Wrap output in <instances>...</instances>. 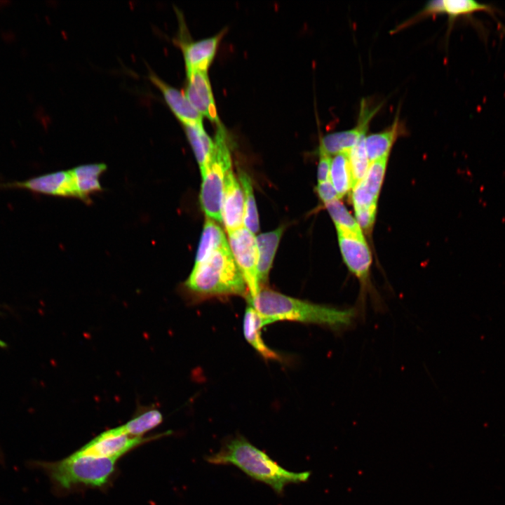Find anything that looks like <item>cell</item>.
<instances>
[{"label": "cell", "mask_w": 505, "mask_h": 505, "mask_svg": "<svg viewBox=\"0 0 505 505\" xmlns=\"http://www.w3.org/2000/svg\"><path fill=\"white\" fill-rule=\"evenodd\" d=\"M284 227L280 226L274 231L262 233L256 237L258 251L257 278L260 286L268 282L269 274L272 266Z\"/></svg>", "instance_id": "2e32d148"}, {"label": "cell", "mask_w": 505, "mask_h": 505, "mask_svg": "<svg viewBox=\"0 0 505 505\" xmlns=\"http://www.w3.org/2000/svg\"><path fill=\"white\" fill-rule=\"evenodd\" d=\"M399 129L398 119L396 117L387 129L365 137V147L370 163L389 156Z\"/></svg>", "instance_id": "d6986e66"}, {"label": "cell", "mask_w": 505, "mask_h": 505, "mask_svg": "<svg viewBox=\"0 0 505 505\" xmlns=\"http://www.w3.org/2000/svg\"><path fill=\"white\" fill-rule=\"evenodd\" d=\"M348 153L337 154L331 161L329 179L336 189L339 198L352 188Z\"/></svg>", "instance_id": "603a6c76"}, {"label": "cell", "mask_w": 505, "mask_h": 505, "mask_svg": "<svg viewBox=\"0 0 505 505\" xmlns=\"http://www.w3.org/2000/svg\"><path fill=\"white\" fill-rule=\"evenodd\" d=\"M238 180L244 194V227L252 234H255L260 229V223L251 180L241 168L238 169Z\"/></svg>", "instance_id": "cb8c5ba5"}, {"label": "cell", "mask_w": 505, "mask_h": 505, "mask_svg": "<svg viewBox=\"0 0 505 505\" xmlns=\"http://www.w3.org/2000/svg\"><path fill=\"white\" fill-rule=\"evenodd\" d=\"M325 205L336 228H342L356 234L363 236L362 229L356 219L352 217L339 199Z\"/></svg>", "instance_id": "4316f807"}, {"label": "cell", "mask_w": 505, "mask_h": 505, "mask_svg": "<svg viewBox=\"0 0 505 505\" xmlns=\"http://www.w3.org/2000/svg\"><path fill=\"white\" fill-rule=\"evenodd\" d=\"M187 76L184 95L189 102L202 116L208 117L217 125L220 124L207 71L188 72Z\"/></svg>", "instance_id": "8fae6325"}, {"label": "cell", "mask_w": 505, "mask_h": 505, "mask_svg": "<svg viewBox=\"0 0 505 505\" xmlns=\"http://www.w3.org/2000/svg\"><path fill=\"white\" fill-rule=\"evenodd\" d=\"M228 236L231 252L248 288L247 297L254 298L261 290L257 278L256 237L244 226L229 233Z\"/></svg>", "instance_id": "52a82bcc"}, {"label": "cell", "mask_w": 505, "mask_h": 505, "mask_svg": "<svg viewBox=\"0 0 505 505\" xmlns=\"http://www.w3.org/2000/svg\"><path fill=\"white\" fill-rule=\"evenodd\" d=\"M493 10L490 5L473 0H441L440 13H445L452 19L476 12L492 13Z\"/></svg>", "instance_id": "d4e9b609"}, {"label": "cell", "mask_w": 505, "mask_h": 505, "mask_svg": "<svg viewBox=\"0 0 505 505\" xmlns=\"http://www.w3.org/2000/svg\"><path fill=\"white\" fill-rule=\"evenodd\" d=\"M217 126L212 154L200 170L202 184L199 199L206 217L222 222V198L226 176L231 169V158L226 130L221 123Z\"/></svg>", "instance_id": "5b68a950"}, {"label": "cell", "mask_w": 505, "mask_h": 505, "mask_svg": "<svg viewBox=\"0 0 505 505\" xmlns=\"http://www.w3.org/2000/svg\"><path fill=\"white\" fill-rule=\"evenodd\" d=\"M166 434L168 433L149 438L131 437L127 435L123 431L122 426H120L100 433L75 453L80 455L117 459L140 444Z\"/></svg>", "instance_id": "ba28073f"}, {"label": "cell", "mask_w": 505, "mask_h": 505, "mask_svg": "<svg viewBox=\"0 0 505 505\" xmlns=\"http://www.w3.org/2000/svg\"><path fill=\"white\" fill-rule=\"evenodd\" d=\"M116 459L80 455L75 452L56 462H36L54 485L69 490L76 485L100 487L114 471Z\"/></svg>", "instance_id": "277c9868"}, {"label": "cell", "mask_w": 505, "mask_h": 505, "mask_svg": "<svg viewBox=\"0 0 505 505\" xmlns=\"http://www.w3.org/2000/svg\"><path fill=\"white\" fill-rule=\"evenodd\" d=\"M186 135L201 170L208 161L214 147V141L205 131L203 125H184Z\"/></svg>", "instance_id": "44dd1931"}, {"label": "cell", "mask_w": 505, "mask_h": 505, "mask_svg": "<svg viewBox=\"0 0 505 505\" xmlns=\"http://www.w3.org/2000/svg\"><path fill=\"white\" fill-rule=\"evenodd\" d=\"M243 334L246 341L267 360L281 361V356L266 345L261 337L260 319L256 310L250 304L246 307L243 318Z\"/></svg>", "instance_id": "ac0fdd59"}, {"label": "cell", "mask_w": 505, "mask_h": 505, "mask_svg": "<svg viewBox=\"0 0 505 505\" xmlns=\"http://www.w3.org/2000/svg\"><path fill=\"white\" fill-rule=\"evenodd\" d=\"M244 194L232 169L227 174L222 204V222L227 233L244 226Z\"/></svg>", "instance_id": "7c38bea8"}, {"label": "cell", "mask_w": 505, "mask_h": 505, "mask_svg": "<svg viewBox=\"0 0 505 505\" xmlns=\"http://www.w3.org/2000/svg\"><path fill=\"white\" fill-rule=\"evenodd\" d=\"M106 169L105 163L86 164L71 169L77 198L89 202L91 194L100 191L102 187L99 178Z\"/></svg>", "instance_id": "e0dca14e"}, {"label": "cell", "mask_w": 505, "mask_h": 505, "mask_svg": "<svg viewBox=\"0 0 505 505\" xmlns=\"http://www.w3.org/2000/svg\"><path fill=\"white\" fill-rule=\"evenodd\" d=\"M248 304L257 312L262 328L283 321L324 326L341 331L353 325L357 309H339L292 297L269 288H262Z\"/></svg>", "instance_id": "6da1fadb"}, {"label": "cell", "mask_w": 505, "mask_h": 505, "mask_svg": "<svg viewBox=\"0 0 505 505\" xmlns=\"http://www.w3.org/2000/svg\"><path fill=\"white\" fill-rule=\"evenodd\" d=\"M368 107L365 101L362 102L358 122L354 128L323 136L320 141L319 154L330 156L348 153L362 137L365 136L369 122L378 110V107L372 109Z\"/></svg>", "instance_id": "9c48e42d"}, {"label": "cell", "mask_w": 505, "mask_h": 505, "mask_svg": "<svg viewBox=\"0 0 505 505\" xmlns=\"http://www.w3.org/2000/svg\"><path fill=\"white\" fill-rule=\"evenodd\" d=\"M149 79L162 93L166 102L183 125H203V116L184 93L161 80L154 72L149 73Z\"/></svg>", "instance_id": "5bb4252c"}, {"label": "cell", "mask_w": 505, "mask_h": 505, "mask_svg": "<svg viewBox=\"0 0 505 505\" xmlns=\"http://www.w3.org/2000/svg\"><path fill=\"white\" fill-rule=\"evenodd\" d=\"M183 288L193 301L224 295L245 296L248 291L229 245L194 264Z\"/></svg>", "instance_id": "3957f363"}, {"label": "cell", "mask_w": 505, "mask_h": 505, "mask_svg": "<svg viewBox=\"0 0 505 505\" xmlns=\"http://www.w3.org/2000/svg\"><path fill=\"white\" fill-rule=\"evenodd\" d=\"M222 36V33H220L196 41L180 42L187 72L194 70L207 71L214 58Z\"/></svg>", "instance_id": "9a60e30c"}, {"label": "cell", "mask_w": 505, "mask_h": 505, "mask_svg": "<svg viewBox=\"0 0 505 505\" xmlns=\"http://www.w3.org/2000/svg\"><path fill=\"white\" fill-rule=\"evenodd\" d=\"M316 190L321 200L325 204L339 198V195L330 179L325 182L318 183Z\"/></svg>", "instance_id": "f1b7e54d"}, {"label": "cell", "mask_w": 505, "mask_h": 505, "mask_svg": "<svg viewBox=\"0 0 505 505\" xmlns=\"http://www.w3.org/2000/svg\"><path fill=\"white\" fill-rule=\"evenodd\" d=\"M163 422V415L156 408L142 410L135 416L122 425L123 431L131 437H142L145 433L154 429Z\"/></svg>", "instance_id": "7402d4cb"}, {"label": "cell", "mask_w": 505, "mask_h": 505, "mask_svg": "<svg viewBox=\"0 0 505 505\" xmlns=\"http://www.w3.org/2000/svg\"><path fill=\"white\" fill-rule=\"evenodd\" d=\"M356 220L362 229L369 230L373 225L377 211V206L368 208H354Z\"/></svg>", "instance_id": "83f0119b"}, {"label": "cell", "mask_w": 505, "mask_h": 505, "mask_svg": "<svg viewBox=\"0 0 505 505\" xmlns=\"http://www.w3.org/2000/svg\"><path fill=\"white\" fill-rule=\"evenodd\" d=\"M225 234L215 221L207 217L196 251L194 264H198L218 249L228 246Z\"/></svg>", "instance_id": "ffe728a7"}, {"label": "cell", "mask_w": 505, "mask_h": 505, "mask_svg": "<svg viewBox=\"0 0 505 505\" xmlns=\"http://www.w3.org/2000/svg\"><path fill=\"white\" fill-rule=\"evenodd\" d=\"M365 137H362L348 153L352 188L365 177L370 164L365 147Z\"/></svg>", "instance_id": "484cf974"}, {"label": "cell", "mask_w": 505, "mask_h": 505, "mask_svg": "<svg viewBox=\"0 0 505 505\" xmlns=\"http://www.w3.org/2000/svg\"><path fill=\"white\" fill-rule=\"evenodd\" d=\"M6 187L56 196L76 197L77 193L72 170L58 171L22 182L7 184Z\"/></svg>", "instance_id": "30bf717a"}, {"label": "cell", "mask_w": 505, "mask_h": 505, "mask_svg": "<svg viewBox=\"0 0 505 505\" xmlns=\"http://www.w3.org/2000/svg\"><path fill=\"white\" fill-rule=\"evenodd\" d=\"M320 159L317 169L318 183L327 181L330 178L331 157L324 154H319Z\"/></svg>", "instance_id": "f546056e"}, {"label": "cell", "mask_w": 505, "mask_h": 505, "mask_svg": "<svg viewBox=\"0 0 505 505\" xmlns=\"http://www.w3.org/2000/svg\"><path fill=\"white\" fill-rule=\"evenodd\" d=\"M342 258L349 271L359 280L362 292L360 311L365 314V296L369 286V271L372 262L370 249L364 236H360L342 228H336Z\"/></svg>", "instance_id": "8992f818"}, {"label": "cell", "mask_w": 505, "mask_h": 505, "mask_svg": "<svg viewBox=\"0 0 505 505\" xmlns=\"http://www.w3.org/2000/svg\"><path fill=\"white\" fill-rule=\"evenodd\" d=\"M206 460L213 464L234 465L278 494H281L286 485L306 482L311 476L310 471L297 473L283 469L242 436L227 440L220 450L208 456Z\"/></svg>", "instance_id": "7a4b0ae2"}, {"label": "cell", "mask_w": 505, "mask_h": 505, "mask_svg": "<svg viewBox=\"0 0 505 505\" xmlns=\"http://www.w3.org/2000/svg\"><path fill=\"white\" fill-rule=\"evenodd\" d=\"M388 156L371 162L365 177L352 188L354 208L377 206Z\"/></svg>", "instance_id": "4fadbf2b"}]
</instances>
